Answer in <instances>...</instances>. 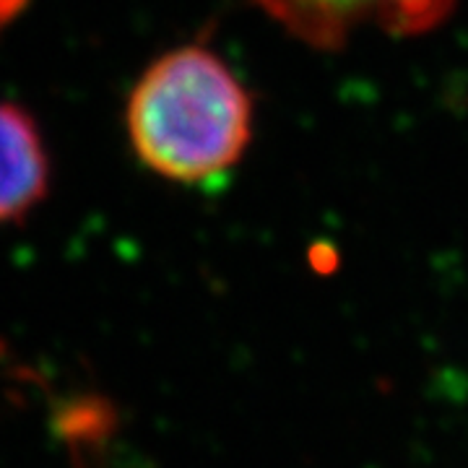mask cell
<instances>
[{
  "instance_id": "2",
  "label": "cell",
  "mask_w": 468,
  "mask_h": 468,
  "mask_svg": "<svg viewBox=\"0 0 468 468\" xmlns=\"http://www.w3.org/2000/svg\"><path fill=\"white\" fill-rule=\"evenodd\" d=\"M271 16L310 45L334 48L354 27L380 24L421 32L437 24L452 0H261Z\"/></svg>"
},
{
  "instance_id": "1",
  "label": "cell",
  "mask_w": 468,
  "mask_h": 468,
  "mask_svg": "<svg viewBox=\"0 0 468 468\" xmlns=\"http://www.w3.org/2000/svg\"><path fill=\"white\" fill-rule=\"evenodd\" d=\"M125 120L133 151L151 172L177 183H208L248 149L252 101L218 55L180 48L146 68Z\"/></svg>"
},
{
  "instance_id": "3",
  "label": "cell",
  "mask_w": 468,
  "mask_h": 468,
  "mask_svg": "<svg viewBox=\"0 0 468 468\" xmlns=\"http://www.w3.org/2000/svg\"><path fill=\"white\" fill-rule=\"evenodd\" d=\"M50 183L48 151L32 117L0 101V224L27 217Z\"/></svg>"
}]
</instances>
